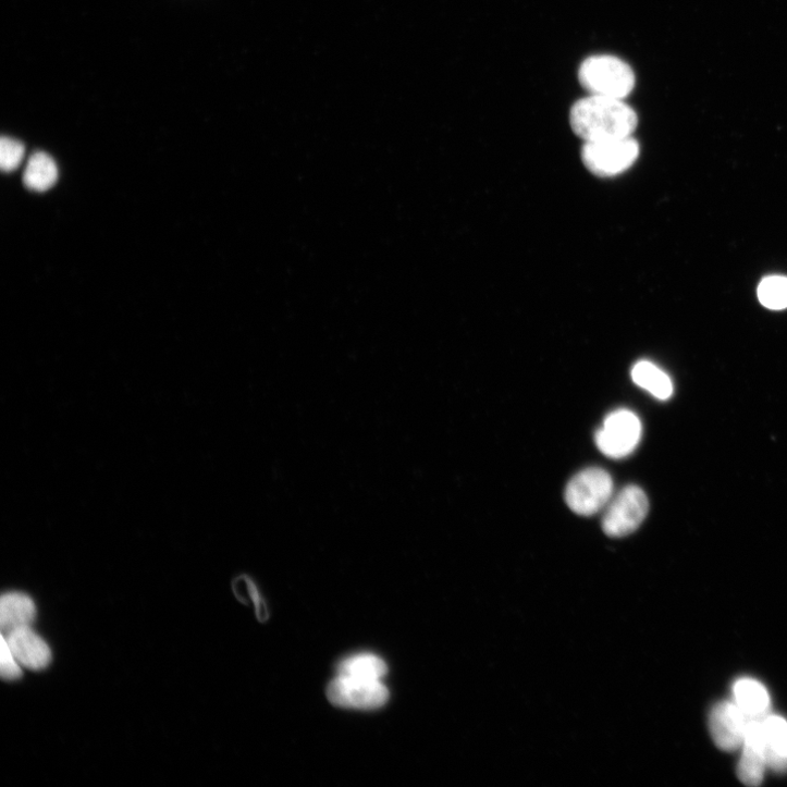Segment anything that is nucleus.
Returning a JSON list of instances; mask_svg holds the SVG:
<instances>
[{
  "instance_id": "obj_1",
  "label": "nucleus",
  "mask_w": 787,
  "mask_h": 787,
  "mask_svg": "<svg viewBox=\"0 0 787 787\" xmlns=\"http://www.w3.org/2000/svg\"><path fill=\"white\" fill-rule=\"evenodd\" d=\"M570 123L576 135L589 143L630 137L638 116L624 100L591 95L573 107Z\"/></svg>"
},
{
  "instance_id": "obj_2",
  "label": "nucleus",
  "mask_w": 787,
  "mask_h": 787,
  "mask_svg": "<svg viewBox=\"0 0 787 787\" xmlns=\"http://www.w3.org/2000/svg\"><path fill=\"white\" fill-rule=\"evenodd\" d=\"M583 88L592 96L626 99L635 89L632 69L615 57L600 56L586 60L579 71Z\"/></svg>"
},
{
  "instance_id": "obj_3",
  "label": "nucleus",
  "mask_w": 787,
  "mask_h": 787,
  "mask_svg": "<svg viewBox=\"0 0 787 787\" xmlns=\"http://www.w3.org/2000/svg\"><path fill=\"white\" fill-rule=\"evenodd\" d=\"M613 493L612 476L602 468L591 467L580 471L570 480L565 497L576 514L591 516L607 506Z\"/></svg>"
},
{
  "instance_id": "obj_4",
  "label": "nucleus",
  "mask_w": 787,
  "mask_h": 787,
  "mask_svg": "<svg viewBox=\"0 0 787 787\" xmlns=\"http://www.w3.org/2000/svg\"><path fill=\"white\" fill-rule=\"evenodd\" d=\"M649 512V500L638 485H628L612 497L603 516V530L610 538H625L636 532Z\"/></svg>"
},
{
  "instance_id": "obj_5",
  "label": "nucleus",
  "mask_w": 787,
  "mask_h": 787,
  "mask_svg": "<svg viewBox=\"0 0 787 787\" xmlns=\"http://www.w3.org/2000/svg\"><path fill=\"white\" fill-rule=\"evenodd\" d=\"M639 153V144L630 136L586 143L582 160L592 173L613 176L627 171L637 161Z\"/></svg>"
},
{
  "instance_id": "obj_6",
  "label": "nucleus",
  "mask_w": 787,
  "mask_h": 787,
  "mask_svg": "<svg viewBox=\"0 0 787 787\" xmlns=\"http://www.w3.org/2000/svg\"><path fill=\"white\" fill-rule=\"evenodd\" d=\"M641 436L642 423L639 417L628 409H618L605 418L595 441L606 456L624 458L638 447Z\"/></svg>"
},
{
  "instance_id": "obj_7",
  "label": "nucleus",
  "mask_w": 787,
  "mask_h": 787,
  "mask_svg": "<svg viewBox=\"0 0 787 787\" xmlns=\"http://www.w3.org/2000/svg\"><path fill=\"white\" fill-rule=\"evenodd\" d=\"M328 698L336 706L373 710L389 700V690L379 680H364L340 676L328 687Z\"/></svg>"
},
{
  "instance_id": "obj_8",
  "label": "nucleus",
  "mask_w": 787,
  "mask_h": 787,
  "mask_svg": "<svg viewBox=\"0 0 787 787\" xmlns=\"http://www.w3.org/2000/svg\"><path fill=\"white\" fill-rule=\"evenodd\" d=\"M748 720L734 701L717 703L710 714V731L715 745L724 751L742 747Z\"/></svg>"
},
{
  "instance_id": "obj_9",
  "label": "nucleus",
  "mask_w": 787,
  "mask_h": 787,
  "mask_svg": "<svg viewBox=\"0 0 787 787\" xmlns=\"http://www.w3.org/2000/svg\"><path fill=\"white\" fill-rule=\"evenodd\" d=\"M761 721H748L742 752L737 766L738 778L748 786L760 785L767 767L761 739Z\"/></svg>"
},
{
  "instance_id": "obj_10",
  "label": "nucleus",
  "mask_w": 787,
  "mask_h": 787,
  "mask_svg": "<svg viewBox=\"0 0 787 787\" xmlns=\"http://www.w3.org/2000/svg\"><path fill=\"white\" fill-rule=\"evenodd\" d=\"M4 637L21 665L34 671H41L50 665L51 649L32 628L19 629Z\"/></svg>"
},
{
  "instance_id": "obj_11",
  "label": "nucleus",
  "mask_w": 787,
  "mask_h": 787,
  "mask_svg": "<svg viewBox=\"0 0 787 787\" xmlns=\"http://www.w3.org/2000/svg\"><path fill=\"white\" fill-rule=\"evenodd\" d=\"M761 739L767 767L787 771V721L778 715L765 716L761 721Z\"/></svg>"
},
{
  "instance_id": "obj_12",
  "label": "nucleus",
  "mask_w": 787,
  "mask_h": 787,
  "mask_svg": "<svg viewBox=\"0 0 787 787\" xmlns=\"http://www.w3.org/2000/svg\"><path fill=\"white\" fill-rule=\"evenodd\" d=\"M37 617L33 599L23 593H7L0 600V627L4 636L23 628H32Z\"/></svg>"
},
{
  "instance_id": "obj_13",
  "label": "nucleus",
  "mask_w": 787,
  "mask_h": 787,
  "mask_svg": "<svg viewBox=\"0 0 787 787\" xmlns=\"http://www.w3.org/2000/svg\"><path fill=\"white\" fill-rule=\"evenodd\" d=\"M735 704L748 721L763 720L770 714L771 700L765 687L752 679H738L733 687Z\"/></svg>"
},
{
  "instance_id": "obj_14",
  "label": "nucleus",
  "mask_w": 787,
  "mask_h": 787,
  "mask_svg": "<svg viewBox=\"0 0 787 787\" xmlns=\"http://www.w3.org/2000/svg\"><path fill=\"white\" fill-rule=\"evenodd\" d=\"M634 382L660 401H667L674 392L671 378L650 361L638 362L632 371Z\"/></svg>"
},
{
  "instance_id": "obj_15",
  "label": "nucleus",
  "mask_w": 787,
  "mask_h": 787,
  "mask_svg": "<svg viewBox=\"0 0 787 787\" xmlns=\"http://www.w3.org/2000/svg\"><path fill=\"white\" fill-rule=\"evenodd\" d=\"M59 179V169L46 152H36L29 159L24 173L25 185L36 192H47L52 188Z\"/></svg>"
},
{
  "instance_id": "obj_16",
  "label": "nucleus",
  "mask_w": 787,
  "mask_h": 787,
  "mask_svg": "<svg viewBox=\"0 0 787 787\" xmlns=\"http://www.w3.org/2000/svg\"><path fill=\"white\" fill-rule=\"evenodd\" d=\"M388 673L383 660L372 654H360L344 660L339 666L342 677L379 680Z\"/></svg>"
},
{
  "instance_id": "obj_17",
  "label": "nucleus",
  "mask_w": 787,
  "mask_h": 787,
  "mask_svg": "<svg viewBox=\"0 0 787 787\" xmlns=\"http://www.w3.org/2000/svg\"><path fill=\"white\" fill-rule=\"evenodd\" d=\"M760 304L766 309L779 311L787 308V278L768 276L758 287Z\"/></svg>"
},
{
  "instance_id": "obj_18",
  "label": "nucleus",
  "mask_w": 787,
  "mask_h": 787,
  "mask_svg": "<svg viewBox=\"0 0 787 787\" xmlns=\"http://www.w3.org/2000/svg\"><path fill=\"white\" fill-rule=\"evenodd\" d=\"M26 149L21 142L3 137L0 142V167L4 172H13L22 164Z\"/></svg>"
},
{
  "instance_id": "obj_19",
  "label": "nucleus",
  "mask_w": 787,
  "mask_h": 787,
  "mask_svg": "<svg viewBox=\"0 0 787 787\" xmlns=\"http://www.w3.org/2000/svg\"><path fill=\"white\" fill-rule=\"evenodd\" d=\"M0 643V674L5 680H16L23 676L21 663L17 661L7 638L2 635Z\"/></svg>"
}]
</instances>
